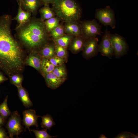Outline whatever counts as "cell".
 Instances as JSON below:
<instances>
[{
	"mask_svg": "<svg viewBox=\"0 0 138 138\" xmlns=\"http://www.w3.org/2000/svg\"><path fill=\"white\" fill-rule=\"evenodd\" d=\"M11 19L5 15L0 18V68L9 74L22 70V51L12 35Z\"/></svg>",
	"mask_w": 138,
	"mask_h": 138,
	"instance_id": "6da1fadb",
	"label": "cell"
},
{
	"mask_svg": "<svg viewBox=\"0 0 138 138\" xmlns=\"http://www.w3.org/2000/svg\"><path fill=\"white\" fill-rule=\"evenodd\" d=\"M19 28L20 39L26 45L31 48L42 47L46 43L49 38V32L44 21L41 19H33Z\"/></svg>",
	"mask_w": 138,
	"mask_h": 138,
	"instance_id": "7a4b0ae2",
	"label": "cell"
},
{
	"mask_svg": "<svg viewBox=\"0 0 138 138\" xmlns=\"http://www.w3.org/2000/svg\"><path fill=\"white\" fill-rule=\"evenodd\" d=\"M52 4L55 15L65 22L78 21L81 17V7L75 0H54Z\"/></svg>",
	"mask_w": 138,
	"mask_h": 138,
	"instance_id": "3957f363",
	"label": "cell"
},
{
	"mask_svg": "<svg viewBox=\"0 0 138 138\" xmlns=\"http://www.w3.org/2000/svg\"><path fill=\"white\" fill-rule=\"evenodd\" d=\"M95 17L105 26H110L112 29L116 27V20L114 12L109 6L96 10Z\"/></svg>",
	"mask_w": 138,
	"mask_h": 138,
	"instance_id": "277c9868",
	"label": "cell"
},
{
	"mask_svg": "<svg viewBox=\"0 0 138 138\" xmlns=\"http://www.w3.org/2000/svg\"><path fill=\"white\" fill-rule=\"evenodd\" d=\"M9 137H17L23 131L20 115L17 111L11 113L6 125Z\"/></svg>",
	"mask_w": 138,
	"mask_h": 138,
	"instance_id": "5b68a950",
	"label": "cell"
},
{
	"mask_svg": "<svg viewBox=\"0 0 138 138\" xmlns=\"http://www.w3.org/2000/svg\"><path fill=\"white\" fill-rule=\"evenodd\" d=\"M79 23L82 35L86 39L96 37L97 35L101 34V26L96 20H85Z\"/></svg>",
	"mask_w": 138,
	"mask_h": 138,
	"instance_id": "8992f818",
	"label": "cell"
},
{
	"mask_svg": "<svg viewBox=\"0 0 138 138\" xmlns=\"http://www.w3.org/2000/svg\"><path fill=\"white\" fill-rule=\"evenodd\" d=\"M111 41L114 50V55L119 59L126 54L128 47L125 39L116 33L111 34Z\"/></svg>",
	"mask_w": 138,
	"mask_h": 138,
	"instance_id": "52a82bcc",
	"label": "cell"
},
{
	"mask_svg": "<svg viewBox=\"0 0 138 138\" xmlns=\"http://www.w3.org/2000/svg\"><path fill=\"white\" fill-rule=\"evenodd\" d=\"M111 34L110 31L106 30L98 46L99 52L102 55L106 56L110 59H112L114 55V50L111 41Z\"/></svg>",
	"mask_w": 138,
	"mask_h": 138,
	"instance_id": "ba28073f",
	"label": "cell"
},
{
	"mask_svg": "<svg viewBox=\"0 0 138 138\" xmlns=\"http://www.w3.org/2000/svg\"><path fill=\"white\" fill-rule=\"evenodd\" d=\"M98 39L96 37L86 39L83 50L82 54L86 59H89L98 53Z\"/></svg>",
	"mask_w": 138,
	"mask_h": 138,
	"instance_id": "9c48e42d",
	"label": "cell"
},
{
	"mask_svg": "<svg viewBox=\"0 0 138 138\" xmlns=\"http://www.w3.org/2000/svg\"><path fill=\"white\" fill-rule=\"evenodd\" d=\"M22 123L26 129L30 132V127L32 126L38 127V119L40 116L37 115L34 110L28 109L23 112Z\"/></svg>",
	"mask_w": 138,
	"mask_h": 138,
	"instance_id": "30bf717a",
	"label": "cell"
},
{
	"mask_svg": "<svg viewBox=\"0 0 138 138\" xmlns=\"http://www.w3.org/2000/svg\"><path fill=\"white\" fill-rule=\"evenodd\" d=\"M65 33L74 37L82 35L81 27L78 21L65 22L64 25Z\"/></svg>",
	"mask_w": 138,
	"mask_h": 138,
	"instance_id": "8fae6325",
	"label": "cell"
},
{
	"mask_svg": "<svg viewBox=\"0 0 138 138\" xmlns=\"http://www.w3.org/2000/svg\"><path fill=\"white\" fill-rule=\"evenodd\" d=\"M44 78L47 86L53 89L59 87L66 80L57 77L52 72L45 74Z\"/></svg>",
	"mask_w": 138,
	"mask_h": 138,
	"instance_id": "7c38bea8",
	"label": "cell"
},
{
	"mask_svg": "<svg viewBox=\"0 0 138 138\" xmlns=\"http://www.w3.org/2000/svg\"><path fill=\"white\" fill-rule=\"evenodd\" d=\"M86 39L82 35L74 37L69 44V49L73 53L82 51Z\"/></svg>",
	"mask_w": 138,
	"mask_h": 138,
	"instance_id": "4fadbf2b",
	"label": "cell"
},
{
	"mask_svg": "<svg viewBox=\"0 0 138 138\" xmlns=\"http://www.w3.org/2000/svg\"><path fill=\"white\" fill-rule=\"evenodd\" d=\"M19 5L18 14L15 18L18 23L17 28L18 29L28 22L30 19L31 14L30 12L25 11L22 9L21 5Z\"/></svg>",
	"mask_w": 138,
	"mask_h": 138,
	"instance_id": "5bb4252c",
	"label": "cell"
},
{
	"mask_svg": "<svg viewBox=\"0 0 138 138\" xmlns=\"http://www.w3.org/2000/svg\"><path fill=\"white\" fill-rule=\"evenodd\" d=\"M42 4L41 0H23L21 5L28 12L34 13Z\"/></svg>",
	"mask_w": 138,
	"mask_h": 138,
	"instance_id": "9a60e30c",
	"label": "cell"
},
{
	"mask_svg": "<svg viewBox=\"0 0 138 138\" xmlns=\"http://www.w3.org/2000/svg\"><path fill=\"white\" fill-rule=\"evenodd\" d=\"M19 99L24 106L29 108L33 106L32 103L29 97L28 92L22 86L17 87Z\"/></svg>",
	"mask_w": 138,
	"mask_h": 138,
	"instance_id": "2e32d148",
	"label": "cell"
},
{
	"mask_svg": "<svg viewBox=\"0 0 138 138\" xmlns=\"http://www.w3.org/2000/svg\"><path fill=\"white\" fill-rule=\"evenodd\" d=\"M44 6L40 10L41 16V20L43 21L55 17V14L52 8L48 4H44Z\"/></svg>",
	"mask_w": 138,
	"mask_h": 138,
	"instance_id": "e0dca14e",
	"label": "cell"
},
{
	"mask_svg": "<svg viewBox=\"0 0 138 138\" xmlns=\"http://www.w3.org/2000/svg\"><path fill=\"white\" fill-rule=\"evenodd\" d=\"M41 63L39 57L34 54L30 55L27 59L26 63L27 64L34 68L37 70L41 69Z\"/></svg>",
	"mask_w": 138,
	"mask_h": 138,
	"instance_id": "ac0fdd59",
	"label": "cell"
},
{
	"mask_svg": "<svg viewBox=\"0 0 138 138\" xmlns=\"http://www.w3.org/2000/svg\"><path fill=\"white\" fill-rule=\"evenodd\" d=\"M42 119L41 125L42 128L50 130L51 128L55 125L53 119L51 115L47 114L42 116H39Z\"/></svg>",
	"mask_w": 138,
	"mask_h": 138,
	"instance_id": "d6986e66",
	"label": "cell"
},
{
	"mask_svg": "<svg viewBox=\"0 0 138 138\" xmlns=\"http://www.w3.org/2000/svg\"><path fill=\"white\" fill-rule=\"evenodd\" d=\"M74 37L65 34L61 37L54 40L56 43L66 48L69 45Z\"/></svg>",
	"mask_w": 138,
	"mask_h": 138,
	"instance_id": "ffe728a7",
	"label": "cell"
},
{
	"mask_svg": "<svg viewBox=\"0 0 138 138\" xmlns=\"http://www.w3.org/2000/svg\"><path fill=\"white\" fill-rule=\"evenodd\" d=\"M8 96L5 98L3 102L0 104V114L5 120L11 114L7 104Z\"/></svg>",
	"mask_w": 138,
	"mask_h": 138,
	"instance_id": "44dd1931",
	"label": "cell"
},
{
	"mask_svg": "<svg viewBox=\"0 0 138 138\" xmlns=\"http://www.w3.org/2000/svg\"><path fill=\"white\" fill-rule=\"evenodd\" d=\"M60 19L57 17H54L46 20L44 21L45 25L47 31L50 32L59 24Z\"/></svg>",
	"mask_w": 138,
	"mask_h": 138,
	"instance_id": "7402d4cb",
	"label": "cell"
},
{
	"mask_svg": "<svg viewBox=\"0 0 138 138\" xmlns=\"http://www.w3.org/2000/svg\"><path fill=\"white\" fill-rule=\"evenodd\" d=\"M55 52V45L51 44L44 46L41 51L42 55L46 58H50L53 56Z\"/></svg>",
	"mask_w": 138,
	"mask_h": 138,
	"instance_id": "603a6c76",
	"label": "cell"
},
{
	"mask_svg": "<svg viewBox=\"0 0 138 138\" xmlns=\"http://www.w3.org/2000/svg\"><path fill=\"white\" fill-rule=\"evenodd\" d=\"M50 35L54 40L65 35V33L64 25L59 24L50 32Z\"/></svg>",
	"mask_w": 138,
	"mask_h": 138,
	"instance_id": "cb8c5ba5",
	"label": "cell"
},
{
	"mask_svg": "<svg viewBox=\"0 0 138 138\" xmlns=\"http://www.w3.org/2000/svg\"><path fill=\"white\" fill-rule=\"evenodd\" d=\"M55 67L49 60L44 59L42 61L41 69L45 74L52 72Z\"/></svg>",
	"mask_w": 138,
	"mask_h": 138,
	"instance_id": "d4e9b609",
	"label": "cell"
},
{
	"mask_svg": "<svg viewBox=\"0 0 138 138\" xmlns=\"http://www.w3.org/2000/svg\"><path fill=\"white\" fill-rule=\"evenodd\" d=\"M52 72L57 77L66 79L67 73L64 66L62 65L55 66Z\"/></svg>",
	"mask_w": 138,
	"mask_h": 138,
	"instance_id": "484cf974",
	"label": "cell"
},
{
	"mask_svg": "<svg viewBox=\"0 0 138 138\" xmlns=\"http://www.w3.org/2000/svg\"><path fill=\"white\" fill-rule=\"evenodd\" d=\"M47 129H44L41 130H31L30 131L34 134L36 138H51L56 136H52L47 132Z\"/></svg>",
	"mask_w": 138,
	"mask_h": 138,
	"instance_id": "4316f807",
	"label": "cell"
},
{
	"mask_svg": "<svg viewBox=\"0 0 138 138\" xmlns=\"http://www.w3.org/2000/svg\"><path fill=\"white\" fill-rule=\"evenodd\" d=\"M55 51L57 56L63 58L66 56V48L56 43L55 45Z\"/></svg>",
	"mask_w": 138,
	"mask_h": 138,
	"instance_id": "83f0119b",
	"label": "cell"
},
{
	"mask_svg": "<svg viewBox=\"0 0 138 138\" xmlns=\"http://www.w3.org/2000/svg\"><path fill=\"white\" fill-rule=\"evenodd\" d=\"M11 83L17 87L22 86L23 78L20 76L17 75H14L12 76L10 78Z\"/></svg>",
	"mask_w": 138,
	"mask_h": 138,
	"instance_id": "f1b7e54d",
	"label": "cell"
},
{
	"mask_svg": "<svg viewBox=\"0 0 138 138\" xmlns=\"http://www.w3.org/2000/svg\"><path fill=\"white\" fill-rule=\"evenodd\" d=\"M50 62L55 66L62 65L64 63L63 58L57 56H54L50 58L49 60Z\"/></svg>",
	"mask_w": 138,
	"mask_h": 138,
	"instance_id": "f546056e",
	"label": "cell"
},
{
	"mask_svg": "<svg viewBox=\"0 0 138 138\" xmlns=\"http://www.w3.org/2000/svg\"><path fill=\"white\" fill-rule=\"evenodd\" d=\"M131 133L123 131L118 134L115 138H129L131 137Z\"/></svg>",
	"mask_w": 138,
	"mask_h": 138,
	"instance_id": "4dcf8cb0",
	"label": "cell"
},
{
	"mask_svg": "<svg viewBox=\"0 0 138 138\" xmlns=\"http://www.w3.org/2000/svg\"><path fill=\"white\" fill-rule=\"evenodd\" d=\"M8 138L9 137L5 130L1 126H0V138Z\"/></svg>",
	"mask_w": 138,
	"mask_h": 138,
	"instance_id": "1f68e13d",
	"label": "cell"
},
{
	"mask_svg": "<svg viewBox=\"0 0 138 138\" xmlns=\"http://www.w3.org/2000/svg\"><path fill=\"white\" fill-rule=\"evenodd\" d=\"M44 4H52L54 0H41Z\"/></svg>",
	"mask_w": 138,
	"mask_h": 138,
	"instance_id": "d6a6232c",
	"label": "cell"
},
{
	"mask_svg": "<svg viewBox=\"0 0 138 138\" xmlns=\"http://www.w3.org/2000/svg\"><path fill=\"white\" fill-rule=\"evenodd\" d=\"M7 79L2 74L0 73V83H2L6 80Z\"/></svg>",
	"mask_w": 138,
	"mask_h": 138,
	"instance_id": "836d02e7",
	"label": "cell"
},
{
	"mask_svg": "<svg viewBox=\"0 0 138 138\" xmlns=\"http://www.w3.org/2000/svg\"><path fill=\"white\" fill-rule=\"evenodd\" d=\"M5 120L0 114V126H1L4 124Z\"/></svg>",
	"mask_w": 138,
	"mask_h": 138,
	"instance_id": "e575fe53",
	"label": "cell"
},
{
	"mask_svg": "<svg viewBox=\"0 0 138 138\" xmlns=\"http://www.w3.org/2000/svg\"><path fill=\"white\" fill-rule=\"evenodd\" d=\"M131 137L132 138H138V133H137L136 135H135L133 133H131Z\"/></svg>",
	"mask_w": 138,
	"mask_h": 138,
	"instance_id": "d590c367",
	"label": "cell"
},
{
	"mask_svg": "<svg viewBox=\"0 0 138 138\" xmlns=\"http://www.w3.org/2000/svg\"><path fill=\"white\" fill-rule=\"evenodd\" d=\"M99 138H107L106 136L103 134H101L100 135V136L99 137Z\"/></svg>",
	"mask_w": 138,
	"mask_h": 138,
	"instance_id": "8d00e7d4",
	"label": "cell"
},
{
	"mask_svg": "<svg viewBox=\"0 0 138 138\" xmlns=\"http://www.w3.org/2000/svg\"><path fill=\"white\" fill-rule=\"evenodd\" d=\"M22 0H17V2L19 5H21Z\"/></svg>",
	"mask_w": 138,
	"mask_h": 138,
	"instance_id": "74e56055",
	"label": "cell"
},
{
	"mask_svg": "<svg viewBox=\"0 0 138 138\" xmlns=\"http://www.w3.org/2000/svg\"></svg>",
	"mask_w": 138,
	"mask_h": 138,
	"instance_id": "f35d334b",
	"label": "cell"
}]
</instances>
